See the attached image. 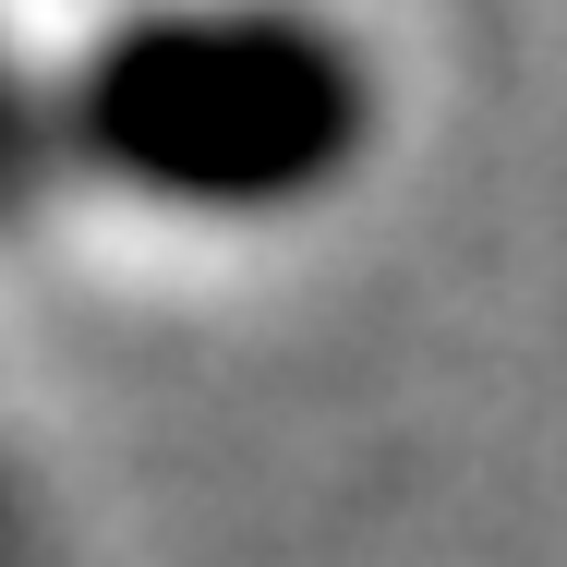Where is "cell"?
<instances>
[{
    "instance_id": "1",
    "label": "cell",
    "mask_w": 567,
    "mask_h": 567,
    "mask_svg": "<svg viewBox=\"0 0 567 567\" xmlns=\"http://www.w3.org/2000/svg\"><path fill=\"white\" fill-rule=\"evenodd\" d=\"M49 97L61 182L182 229H290L386 145V73L327 0H121Z\"/></svg>"
},
{
    "instance_id": "2",
    "label": "cell",
    "mask_w": 567,
    "mask_h": 567,
    "mask_svg": "<svg viewBox=\"0 0 567 567\" xmlns=\"http://www.w3.org/2000/svg\"><path fill=\"white\" fill-rule=\"evenodd\" d=\"M49 194H61V97H49V73L0 37V229H24Z\"/></svg>"
}]
</instances>
